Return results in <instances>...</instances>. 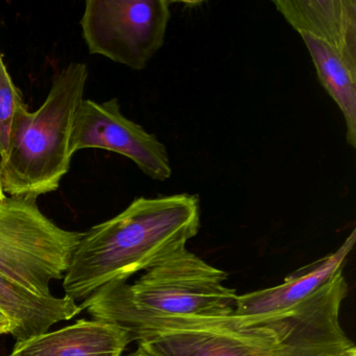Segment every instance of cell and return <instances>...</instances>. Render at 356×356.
Here are the masks:
<instances>
[{"label":"cell","instance_id":"obj_9","mask_svg":"<svg viewBox=\"0 0 356 356\" xmlns=\"http://www.w3.org/2000/svg\"><path fill=\"white\" fill-rule=\"evenodd\" d=\"M279 343L272 326H241L234 314L187 318L176 328L151 333L138 341L153 356H272Z\"/></svg>","mask_w":356,"mask_h":356},{"label":"cell","instance_id":"obj_1","mask_svg":"<svg viewBox=\"0 0 356 356\" xmlns=\"http://www.w3.org/2000/svg\"><path fill=\"white\" fill-rule=\"evenodd\" d=\"M201 227L197 195L136 197L124 211L83 232L63 278L65 296L86 300L186 248Z\"/></svg>","mask_w":356,"mask_h":356},{"label":"cell","instance_id":"obj_5","mask_svg":"<svg viewBox=\"0 0 356 356\" xmlns=\"http://www.w3.org/2000/svg\"><path fill=\"white\" fill-rule=\"evenodd\" d=\"M35 197L0 202V272L40 296L64 278L83 232L66 230L47 218Z\"/></svg>","mask_w":356,"mask_h":356},{"label":"cell","instance_id":"obj_13","mask_svg":"<svg viewBox=\"0 0 356 356\" xmlns=\"http://www.w3.org/2000/svg\"><path fill=\"white\" fill-rule=\"evenodd\" d=\"M22 101V91L14 83L0 51V161L7 156L14 116Z\"/></svg>","mask_w":356,"mask_h":356},{"label":"cell","instance_id":"obj_12","mask_svg":"<svg viewBox=\"0 0 356 356\" xmlns=\"http://www.w3.org/2000/svg\"><path fill=\"white\" fill-rule=\"evenodd\" d=\"M82 307L67 297L40 296L0 272V312L11 324L16 343L49 332L54 325L70 321Z\"/></svg>","mask_w":356,"mask_h":356},{"label":"cell","instance_id":"obj_7","mask_svg":"<svg viewBox=\"0 0 356 356\" xmlns=\"http://www.w3.org/2000/svg\"><path fill=\"white\" fill-rule=\"evenodd\" d=\"M348 293L343 273L291 309L259 318H243L248 326L268 325L280 343L272 356H356L339 312Z\"/></svg>","mask_w":356,"mask_h":356},{"label":"cell","instance_id":"obj_10","mask_svg":"<svg viewBox=\"0 0 356 356\" xmlns=\"http://www.w3.org/2000/svg\"><path fill=\"white\" fill-rule=\"evenodd\" d=\"M356 243V230L334 252L289 275L281 284L238 295L234 316L259 318L291 309L343 273Z\"/></svg>","mask_w":356,"mask_h":356},{"label":"cell","instance_id":"obj_15","mask_svg":"<svg viewBox=\"0 0 356 356\" xmlns=\"http://www.w3.org/2000/svg\"><path fill=\"white\" fill-rule=\"evenodd\" d=\"M128 356H153L149 352H147V350L145 349V348L141 347V346L138 345V347H137V349L135 350L134 352H132V353L130 354V355Z\"/></svg>","mask_w":356,"mask_h":356},{"label":"cell","instance_id":"obj_6","mask_svg":"<svg viewBox=\"0 0 356 356\" xmlns=\"http://www.w3.org/2000/svg\"><path fill=\"white\" fill-rule=\"evenodd\" d=\"M172 5L170 0H87L80 24L89 53L145 70L163 47Z\"/></svg>","mask_w":356,"mask_h":356},{"label":"cell","instance_id":"obj_14","mask_svg":"<svg viewBox=\"0 0 356 356\" xmlns=\"http://www.w3.org/2000/svg\"><path fill=\"white\" fill-rule=\"evenodd\" d=\"M11 332V324L8 318L0 312V335L10 334Z\"/></svg>","mask_w":356,"mask_h":356},{"label":"cell","instance_id":"obj_3","mask_svg":"<svg viewBox=\"0 0 356 356\" xmlns=\"http://www.w3.org/2000/svg\"><path fill=\"white\" fill-rule=\"evenodd\" d=\"M88 76L86 64L72 62L55 74L38 109L30 111L20 102L7 156L0 161L6 195L38 199L59 189L74 157L72 131Z\"/></svg>","mask_w":356,"mask_h":356},{"label":"cell","instance_id":"obj_2","mask_svg":"<svg viewBox=\"0 0 356 356\" xmlns=\"http://www.w3.org/2000/svg\"><path fill=\"white\" fill-rule=\"evenodd\" d=\"M228 274L189 251L168 256L132 284L112 282L81 307L93 320L122 329L143 321L220 318L234 314L236 291L225 285Z\"/></svg>","mask_w":356,"mask_h":356},{"label":"cell","instance_id":"obj_16","mask_svg":"<svg viewBox=\"0 0 356 356\" xmlns=\"http://www.w3.org/2000/svg\"><path fill=\"white\" fill-rule=\"evenodd\" d=\"M8 195H6L5 189H3V178H1V170H0V202L7 199Z\"/></svg>","mask_w":356,"mask_h":356},{"label":"cell","instance_id":"obj_4","mask_svg":"<svg viewBox=\"0 0 356 356\" xmlns=\"http://www.w3.org/2000/svg\"><path fill=\"white\" fill-rule=\"evenodd\" d=\"M303 39L318 81L343 114L348 145L356 147L355 0H273Z\"/></svg>","mask_w":356,"mask_h":356},{"label":"cell","instance_id":"obj_8","mask_svg":"<svg viewBox=\"0 0 356 356\" xmlns=\"http://www.w3.org/2000/svg\"><path fill=\"white\" fill-rule=\"evenodd\" d=\"M101 149L132 160L152 180L164 182L172 176L165 145L140 124L122 114L118 99H84L79 108L72 136V153Z\"/></svg>","mask_w":356,"mask_h":356},{"label":"cell","instance_id":"obj_11","mask_svg":"<svg viewBox=\"0 0 356 356\" xmlns=\"http://www.w3.org/2000/svg\"><path fill=\"white\" fill-rule=\"evenodd\" d=\"M130 334L111 323L80 320L16 343L8 356H124Z\"/></svg>","mask_w":356,"mask_h":356}]
</instances>
